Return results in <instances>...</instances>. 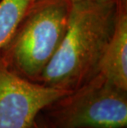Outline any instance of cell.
Wrapping results in <instances>:
<instances>
[{"label":"cell","instance_id":"6da1fadb","mask_svg":"<svg viewBox=\"0 0 127 128\" xmlns=\"http://www.w3.org/2000/svg\"><path fill=\"white\" fill-rule=\"evenodd\" d=\"M116 1L81 0L70 4L63 40L38 80L41 84L74 90L97 73L114 26Z\"/></svg>","mask_w":127,"mask_h":128},{"label":"cell","instance_id":"7a4b0ae2","mask_svg":"<svg viewBox=\"0 0 127 128\" xmlns=\"http://www.w3.org/2000/svg\"><path fill=\"white\" fill-rule=\"evenodd\" d=\"M43 111L50 128H126L127 91L96 73Z\"/></svg>","mask_w":127,"mask_h":128},{"label":"cell","instance_id":"3957f363","mask_svg":"<svg viewBox=\"0 0 127 128\" xmlns=\"http://www.w3.org/2000/svg\"><path fill=\"white\" fill-rule=\"evenodd\" d=\"M69 7L62 0L32 2L13 42L9 62L16 71L30 80L39 78L64 38Z\"/></svg>","mask_w":127,"mask_h":128},{"label":"cell","instance_id":"277c9868","mask_svg":"<svg viewBox=\"0 0 127 128\" xmlns=\"http://www.w3.org/2000/svg\"><path fill=\"white\" fill-rule=\"evenodd\" d=\"M70 92L25 78L0 56V128H29L45 108Z\"/></svg>","mask_w":127,"mask_h":128},{"label":"cell","instance_id":"5b68a950","mask_svg":"<svg viewBox=\"0 0 127 128\" xmlns=\"http://www.w3.org/2000/svg\"><path fill=\"white\" fill-rule=\"evenodd\" d=\"M97 73L116 87L127 91L126 0H116L114 26L100 58Z\"/></svg>","mask_w":127,"mask_h":128},{"label":"cell","instance_id":"8992f818","mask_svg":"<svg viewBox=\"0 0 127 128\" xmlns=\"http://www.w3.org/2000/svg\"><path fill=\"white\" fill-rule=\"evenodd\" d=\"M31 4V0H0V50L12 40Z\"/></svg>","mask_w":127,"mask_h":128},{"label":"cell","instance_id":"52a82bcc","mask_svg":"<svg viewBox=\"0 0 127 128\" xmlns=\"http://www.w3.org/2000/svg\"><path fill=\"white\" fill-rule=\"evenodd\" d=\"M29 128H50V126L47 123V122L45 121L44 116L40 115V113Z\"/></svg>","mask_w":127,"mask_h":128},{"label":"cell","instance_id":"ba28073f","mask_svg":"<svg viewBox=\"0 0 127 128\" xmlns=\"http://www.w3.org/2000/svg\"><path fill=\"white\" fill-rule=\"evenodd\" d=\"M31 1H32V2H33L35 1H37V0H31ZM62 1L65 2H67V4H74V2L81 1V0H62Z\"/></svg>","mask_w":127,"mask_h":128},{"label":"cell","instance_id":"9c48e42d","mask_svg":"<svg viewBox=\"0 0 127 128\" xmlns=\"http://www.w3.org/2000/svg\"><path fill=\"white\" fill-rule=\"evenodd\" d=\"M94 1L98 2H102V4H106V2H114V1H116V0H94Z\"/></svg>","mask_w":127,"mask_h":128}]
</instances>
